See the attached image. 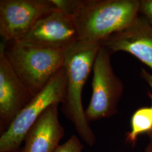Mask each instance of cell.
Segmentation results:
<instances>
[{
    "mask_svg": "<svg viewBox=\"0 0 152 152\" xmlns=\"http://www.w3.org/2000/svg\"><path fill=\"white\" fill-rule=\"evenodd\" d=\"M64 67L56 72L43 89L18 114L7 130L0 136V152H14L20 149L31 127L51 105L62 104L65 93Z\"/></svg>",
    "mask_w": 152,
    "mask_h": 152,
    "instance_id": "4",
    "label": "cell"
},
{
    "mask_svg": "<svg viewBox=\"0 0 152 152\" xmlns=\"http://www.w3.org/2000/svg\"><path fill=\"white\" fill-rule=\"evenodd\" d=\"M141 75H142L143 78L147 82V83L150 86L152 91V74L149 73V72H148L144 69H142V74ZM149 96L151 98L152 103V94H149ZM148 135L150 137V139H152V130L150 132L148 133Z\"/></svg>",
    "mask_w": 152,
    "mask_h": 152,
    "instance_id": "14",
    "label": "cell"
},
{
    "mask_svg": "<svg viewBox=\"0 0 152 152\" xmlns=\"http://www.w3.org/2000/svg\"><path fill=\"white\" fill-rule=\"evenodd\" d=\"M59 104L51 105L31 127L24 139L22 152H55L64 136L59 120Z\"/></svg>",
    "mask_w": 152,
    "mask_h": 152,
    "instance_id": "10",
    "label": "cell"
},
{
    "mask_svg": "<svg viewBox=\"0 0 152 152\" xmlns=\"http://www.w3.org/2000/svg\"><path fill=\"white\" fill-rule=\"evenodd\" d=\"M101 45L112 53H130L152 70V26L145 18L137 17L127 27L105 39Z\"/></svg>",
    "mask_w": 152,
    "mask_h": 152,
    "instance_id": "9",
    "label": "cell"
},
{
    "mask_svg": "<svg viewBox=\"0 0 152 152\" xmlns=\"http://www.w3.org/2000/svg\"><path fill=\"white\" fill-rule=\"evenodd\" d=\"M73 17L80 41L102 43L138 17V0H52Z\"/></svg>",
    "mask_w": 152,
    "mask_h": 152,
    "instance_id": "1",
    "label": "cell"
},
{
    "mask_svg": "<svg viewBox=\"0 0 152 152\" xmlns=\"http://www.w3.org/2000/svg\"><path fill=\"white\" fill-rule=\"evenodd\" d=\"M34 96L22 82L6 58L0 44V133L11 123Z\"/></svg>",
    "mask_w": 152,
    "mask_h": 152,
    "instance_id": "8",
    "label": "cell"
},
{
    "mask_svg": "<svg viewBox=\"0 0 152 152\" xmlns=\"http://www.w3.org/2000/svg\"><path fill=\"white\" fill-rule=\"evenodd\" d=\"M83 145L80 139L73 135L64 144L60 145L55 152H82Z\"/></svg>",
    "mask_w": 152,
    "mask_h": 152,
    "instance_id": "12",
    "label": "cell"
},
{
    "mask_svg": "<svg viewBox=\"0 0 152 152\" xmlns=\"http://www.w3.org/2000/svg\"><path fill=\"white\" fill-rule=\"evenodd\" d=\"M56 9L52 0H1L0 35L4 41H20L41 18Z\"/></svg>",
    "mask_w": 152,
    "mask_h": 152,
    "instance_id": "6",
    "label": "cell"
},
{
    "mask_svg": "<svg viewBox=\"0 0 152 152\" xmlns=\"http://www.w3.org/2000/svg\"><path fill=\"white\" fill-rule=\"evenodd\" d=\"M152 130V105L139 109L131 117V130L127 134V140L134 145L140 134H148Z\"/></svg>",
    "mask_w": 152,
    "mask_h": 152,
    "instance_id": "11",
    "label": "cell"
},
{
    "mask_svg": "<svg viewBox=\"0 0 152 152\" xmlns=\"http://www.w3.org/2000/svg\"><path fill=\"white\" fill-rule=\"evenodd\" d=\"M100 46V42L79 41L64 51L66 83L61 111L90 146L94 145L96 137L83 110L82 94Z\"/></svg>",
    "mask_w": 152,
    "mask_h": 152,
    "instance_id": "2",
    "label": "cell"
},
{
    "mask_svg": "<svg viewBox=\"0 0 152 152\" xmlns=\"http://www.w3.org/2000/svg\"><path fill=\"white\" fill-rule=\"evenodd\" d=\"M20 41L65 51L80 41L73 17L56 9L41 18Z\"/></svg>",
    "mask_w": 152,
    "mask_h": 152,
    "instance_id": "7",
    "label": "cell"
},
{
    "mask_svg": "<svg viewBox=\"0 0 152 152\" xmlns=\"http://www.w3.org/2000/svg\"><path fill=\"white\" fill-rule=\"evenodd\" d=\"M22 152V149H19V151H16V152Z\"/></svg>",
    "mask_w": 152,
    "mask_h": 152,
    "instance_id": "16",
    "label": "cell"
},
{
    "mask_svg": "<svg viewBox=\"0 0 152 152\" xmlns=\"http://www.w3.org/2000/svg\"><path fill=\"white\" fill-rule=\"evenodd\" d=\"M144 152H152V139H151L150 142L148 144Z\"/></svg>",
    "mask_w": 152,
    "mask_h": 152,
    "instance_id": "15",
    "label": "cell"
},
{
    "mask_svg": "<svg viewBox=\"0 0 152 152\" xmlns=\"http://www.w3.org/2000/svg\"><path fill=\"white\" fill-rule=\"evenodd\" d=\"M4 53L22 82L35 96L64 66V51L27 44L3 41Z\"/></svg>",
    "mask_w": 152,
    "mask_h": 152,
    "instance_id": "3",
    "label": "cell"
},
{
    "mask_svg": "<svg viewBox=\"0 0 152 152\" xmlns=\"http://www.w3.org/2000/svg\"><path fill=\"white\" fill-rule=\"evenodd\" d=\"M108 49L101 45L92 67V94L85 110L88 122L112 117L117 112V104L124 85L112 68Z\"/></svg>",
    "mask_w": 152,
    "mask_h": 152,
    "instance_id": "5",
    "label": "cell"
},
{
    "mask_svg": "<svg viewBox=\"0 0 152 152\" xmlns=\"http://www.w3.org/2000/svg\"><path fill=\"white\" fill-rule=\"evenodd\" d=\"M140 11L152 26V0L140 1Z\"/></svg>",
    "mask_w": 152,
    "mask_h": 152,
    "instance_id": "13",
    "label": "cell"
}]
</instances>
